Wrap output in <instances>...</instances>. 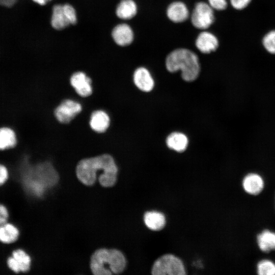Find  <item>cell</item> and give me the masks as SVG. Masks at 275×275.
I'll use <instances>...</instances> for the list:
<instances>
[{
  "instance_id": "cell-1",
  "label": "cell",
  "mask_w": 275,
  "mask_h": 275,
  "mask_svg": "<svg viewBox=\"0 0 275 275\" xmlns=\"http://www.w3.org/2000/svg\"><path fill=\"white\" fill-rule=\"evenodd\" d=\"M98 171L103 172V175L99 178L102 186L110 187L115 184L118 168L113 157L108 154L83 159L79 161L76 168L78 179L86 185L94 183Z\"/></svg>"
},
{
  "instance_id": "cell-2",
  "label": "cell",
  "mask_w": 275,
  "mask_h": 275,
  "mask_svg": "<svg viewBox=\"0 0 275 275\" xmlns=\"http://www.w3.org/2000/svg\"><path fill=\"white\" fill-rule=\"evenodd\" d=\"M166 66L168 71H181L182 79L193 81L198 77L200 65L198 57L194 52L185 48H178L171 52L167 57Z\"/></svg>"
},
{
  "instance_id": "cell-3",
  "label": "cell",
  "mask_w": 275,
  "mask_h": 275,
  "mask_svg": "<svg viewBox=\"0 0 275 275\" xmlns=\"http://www.w3.org/2000/svg\"><path fill=\"white\" fill-rule=\"evenodd\" d=\"M126 264L124 255L119 250L101 249L93 254L90 267L95 275H109L121 273Z\"/></svg>"
},
{
  "instance_id": "cell-4",
  "label": "cell",
  "mask_w": 275,
  "mask_h": 275,
  "mask_svg": "<svg viewBox=\"0 0 275 275\" xmlns=\"http://www.w3.org/2000/svg\"><path fill=\"white\" fill-rule=\"evenodd\" d=\"M151 273L153 275H184L186 271L180 258L172 254H165L155 261Z\"/></svg>"
},
{
  "instance_id": "cell-5",
  "label": "cell",
  "mask_w": 275,
  "mask_h": 275,
  "mask_svg": "<svg viewBox=\"0 0 275 275\" xmlns=\"http://www.w3.org/2000/svg\"><path fill=\"white\" fill-rule=\"evenodd\" d=\"M32 259L22 248L14 249L7 259V265L13 274L26 273L31 270Z\"/></svg>"
},
{
  "instance_id": "cell-6",
  "label": "cell",
  "mask_w": 275,
  "mask_h": 275,
  "mask_svg": "<svg viewBox=\"0 0 275 275\" xmlns=\"http://www.w3.org/2000/svg\"><path fill=\"white\" fill-rule=\"evenodd\" d=\"M213 9L203 2L196 4L191 15V21L196 28L205 30L208 28L214 22Z\"/></svg>"
},
{
  "instance_id": "cell-7",
  "label": "cell",
  "mask_w": 275,
  "mask_h": 275,
  "mask_svg": "<svg viewBox=\"0 0 275 275\" xmlns=\"http://www.w3.org/2000/svg\"><path fill=\"white\" fill-rule=\"evenodd\" d=\"M81 109L79 103L71 99H65L56 107L54 115L60 122L66 124L70 122Z\"/></svg>"
},
{
  "instance_id": "cell-8",
  "label": "cell",
  "mask_w": 275,
  "mask_h": 275,
  "mask_svg": "<svg viewBox=\"0 0 275 275\" xmlns=\"http://www.w3.org/2000/svg\"><path fill=\"white\" fill-rule=\"evenodd\" d=\"M70 82L79 96L88 97L92 94V80L85 72L79 71L73 73L70 77Z\"/></svg>"
},
{
  "instance_id": "cell-9",
  "label": "cell",
  "mask_w": 275,
  "mask_h": 275,
  "mask_svg": "<svg viewBox=\"0 0 275 275\" xmlns=\"http://www.w3.org/2000/svg\"><path fill=\"white\" fill-rule=\"evenodd\" d=\"M111 36L117 45L122 47L129 45L134 39L132 28L128 24L124 23L118 24L113 29Z\"/></svg>"
},
{
  "instance_id": "cell-10",
  "label": "cell",
  "mask_w": 275,
  "mask_h": 275,
  "mask_svg": "<svg viewBox=\"0 0 275 275\" xmlns=\"http://www.w3.org/2000/svg\"><path fill=\"white\" fill-rule=\"evenodd\" d=\"M133 80L136 87L143 92H150L154 88V79L149 70L145 67H139L134 71Z\"/></svg>"
},
{
  "instance_id": "cell-11",
  "label": "cell",
  "mask_w": 275,
  "mask_h": 275,
  "mask_svg": "<svg viewBox=\"0 0 275 275\" xmlns=\"http://www.w3.org/2000/svg\"><path fill=\"white\" fill-rule=\"evenodd\" d=\"M195 44L201 52L209 53L217 48L218 41L216 37L211 33L203 31L198 36Z\"/></svg>"
},
{
  "instance_id": "cell-12",
  "label": "cell",
  "mask_w": 275,
  "mask_h": 275,
  "mask_svg": "<svg viewBox=\"0 0 275 275\" xmlns=\"http://www.w3.org/2000/svg\"><path fill=\"white\" fill-rule=\"evenodd\" d=\"M242 187L244 191L251 195H257L264 188V181L260 175L256 173H249L243 179Z\"/></svg>"
},
{
  "instance_id": "cell-13",
  "label": "cell",
  "mask_w": 275,
  "mask_h": 275,
  "mask_svg": "<svg viewBox=\"0 0 275 275\" xmlns=\"http://www.w3.org/2000/svg\"><path fill=\"white\" fill-rule=\"evenodd\" d=\"M168 17L175 23L182 22L189 16V12L186 5L181 2H174L171 3L167 10Z\"/></svg>"
},
{
  "instance_id": "cell-14",
  "label": "cell",
  "mask_w": 275,
  "mask_h": 275,
  "mask_svg": "<svg viewBox=\"0 0 275 275\" xmlns=\"http://www.w3.org/2000/svg\"><path fill=\"white\" fill-rule=\"evenodd\" d=\"M18 137L16 131L9 126L0 127V151L11 149L17 145Z\"/></svg>"
},
{
  "instance_id": "cell-15",
  "label": "cell",
  "mask_w": 275,
  "mask_h": 275,
  "mask_svg": "<svg viewBox=\"0 0 275 275\" xmlns=\"http://www.w3.org/2000/svg\"><path fill=\"white\" fill-rule=\"evenodd\" d=\"M20 232L18 227L10 222L0 226V242L6 245L16 242L19 238Z\"/></svg>"
},
{
  "instance_id": "cell-16",
  "label": "cell",
  "mask_w": 275,
  "mask_h": 275,
  "mask_svg": "<svg viewBox=\"0 0 275 275\" xmlns=\"http://www.w3.org/2000/svg\"><path fill=\"white\" fill-rule=\"evenodd\" d=\"M110 119L108 114L103 111L97 110L93 112L90 117L89 124L94 131L104 132L109 125Z\"/></svg>"
},
{
  "instance_id": "cell-17",
  "label": "cell",
  "mask_w": 275,
  "mask_h": 275,
  "mask_svg": "<svg viewBox=\"0 0 275 275\" xmlns=\"http://www.w3.org/2000/svg\"><path fill=\"white\" fill-rule=\"evenodd\" d=\"M50 23L56 31H62L70 25L64 14L62 4H56L52 7Z\"/></svg>"
},
{
  "instance_id": "cell-18",
  "label": "cell",
  "mask_w": 275,
  "mask_h": 275,
  "mask_svg": "<svg viewBox=\"0 0 275 275\" xmlns=\"http://www.w3.org/2000/svg\"><path fill=\"white\" fill-rule=\"evenodd\" d=\"M137 11L138 7L133 0H121L116 7L115 13L119 18L128 20L135 16Z\"/></svg>"
},
{
  "instance_id": "cell-19",
  "label": "cell",
  "mask_w": 275,
  "mask_h": 275,
  "mask_svg": "<svg viewBox=\"0 0 275 275\" xmlns=\"http://www.w3.org/2000/svg\"><path fill=\"white\" fill-rule=\"evenodd\" d=\"M144 221L147 227L153 231L161 230L166 222L164 215L156 211L146 212L144 216Z\"/></svg>"
},
{
  "instance_id": "cell-20",
  "label": "cell",
  "mask_w": 275,
  "mask_h": 275,
  "mask_svg": "<svg viewBox=\"0 0 275 275\" xmlns=\"http://www.w3.org/2000/svg\"><path fill=\"white\" fill-rule=\"evenodd\" d=\"M188 144V140L185 134L179 132L170 134L166 139V144L171 149L176 152L184 151Z\"/></svg>"
},
{
  "instance_id": "cell-21",
  "label": "cell",
  "mask_w": 275,
  "mask_h": 275,
  "mask_svg": "<svg viewBox=\"0 0 275 275\" xmlns=\"http://www.w3.org/2000/svg\"><path fill=\"white\" fill-rule=\"evenodd\" d=\"M257 242L260 250L268 253L275 250V233L264 230L257 236Z\"/></svg>"
},
{
  "instance_id": "cell-22",
  "label": "cell",
  "mask_w": 275,
  "mask_h": 275,
  "mask_svg": "<svg viewBox=\"0 0 275 275\" xmlns=\"http://www.w3.org/2000/svg\"><path fill=\"white\" fill-rule=\"evenodd\" d=\"M259 275H275V264L269 260H262L257 265Z\"/></svg>"
},
{
  "instance_id": "cell-23",
  "label": "cell",
  "mask_w": 275,
  "mask_h": 275,
  "mask_svg": "<svg viewBox=\"0 0 275 275\" xmlns=\"http://www.w3.org/2000/svg\"><path fill=\"white\" fill-rule=\"evenodd\" d=\"M262 44L268 52L275 54V30L270 31L264 35Z\"/></svg>"
},
{
  "instance_id": "cell-24",
  "label": "cell",
  "mask_w": 275,
  "mask_h": 275,
  "mask_svg": "<svg viewBox=\"0 0 275 275\" xmlns=\"http://www.w3.org/2000/svg\"><path fill=\"white\" fill-rule=\"evenodd\" d=\"M63 9L65 16L70 25L77 23V15L75 8L69 3L63 4Z\"/></svg>"
},
{
  "instance_id": "cell-25",
  "label": "cell",
  "mask_w": 275,
  "mask_h": 275,
  "mask_svg": "<svg viewBox=\"0 0 275 275\" xmlns=\"http://www.w3.org/2000/svg\"><path fill=\"white\" fill-rule=\"evenodd\" d=\"M10 177L8 168L4 163L0 162V187L5 184Z\"/></svg>"
},
{
  "instance_id": "cell-26",
  "label": "cell",
  "mask_w": 275,
  "mask_h": 275,
  "mask_svg": "<svg viewBox=\"0 0 275 275\" xmlns=\"http://www.w3.org/2000/svg\"><path fill=\"white\" fill-rule=\"evenodd\" d=\"M209 5L213 9L216 10H224L227 6L228 3L227 0H208Z\"/></svg>"
},
{
  "instance_id": "cell-27",
  "label": "cell",
  "mask_w": 275,
  "mask_h": 275,
  "mask_svg": "<svg viewBox=\"0 0 275 275\" xmlns=\"http://www.w3.org/2000/svg\"><path fill=\"white\" fill-rule=\"evenodd\" d=\"M10 213L7 207L0 203V226L9 221Z\"/></svg>"
},
{
  "instance_id": "cell-28",
  "label": "cell",
  "mask_w": 275,
  "mask_h": 275,
  "mask_svg": "<svg viewBox=\"0 0 275 275\" xmlns=\"http://www.w3.org/2000/svg\"><path fill=\"white\" fill-rule=\"evenodd\" d=\"M232 6L235 9L240 10L246 8L252 0H230Z\"/></svg>"
},
{
  "instance_id": "cell-29",
  "label": "cell",
  "mask_w": 275,
  "mask_h": 275,
  "mask_svg": "<svg viewBox=\"0 0 275 275\" xmlns=\"http://www.w3.org/2000/svg\"><path fill=\"white\" fill-rule=\"evenodd\" d=\"M18 0H0V5L10 7L15 5Z\"/></svg>"
},
{
  "instance_id": "cell-30",
  "label": "cell",
  "mask_w": 275,
  "mask_h": 275,
  "mask_svg": "<svg viewBox=\"0 0 275 275\" xmlns=\"http://www.w3.org/2000/svg\"><path fill=\"white\" fill-rule=\"evenodd\" d=\"M31 1L35 4L41 7L45 6L48 2L47 0H31Z\"/></svg>"
},
{
  "instance_id": "cell-31",
  "label": "cell",
  "mask_w": 275,
  "mask_h": 275,
  "mask_svg": "<svg viewBox=\"0 0 275 275\" xmlns=\"http://www.w3.org/2000/svg\"><path fill=\"white\" fill-rule=\"evenodd\" d=\"M47 1L48 2L51 1L52 0H47Z\"/></svg>"
}]
</instances>
